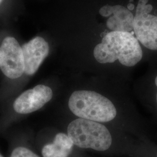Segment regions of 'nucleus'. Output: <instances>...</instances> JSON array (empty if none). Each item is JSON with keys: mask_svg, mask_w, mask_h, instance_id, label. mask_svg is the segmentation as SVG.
I'll return each instance as SVG.
<instances>
[{"mask_svg": "<svg viewBox=\"0 0 157 157\" xmlns=\"http://www.w3.org/2000/svg\"><path fill=\"white\" fill-rule=\"evenodd\" d=\"M93 54L99 63L118 60L124 66L131 67L141 60L143 51L138 40L130 32H111L95 46Z\"/></svg>", "mask_w": 157, "mask_h": 157, "instance_id": "nucleus-1", "label": "nucleus"}, {"mask_svg": "<svg viewBox=\"0 0 157 157\" xmlns=\"http://www.w3.org/2000/svg\"><path fill=\"white\" fill-rule=\"evenodd\" d=\"M68 105L73 114L87 120L107 122L117 116V109L111 101L90 90L75 91L71 95Z\"/></svg>", "mask_w": 157, "mask_h": 157, "instance_id": "nucleus-2", "label": "nucleus"}, {"mask_svg": "<svg viewBox=\"0 0 157 157\" xmlns=\"http://www.w3.org/2000/svg\"><path fill=\"white\" fill-rule=\"evenodd\" d=\"M67 135L74 145L81 148L104 151L112 145V136L104 125L82 118L69 124Z\"/></svg>", "mask_w": 157, "mask_h": 157, "instance_id": "nucleus-3", "label": "nucleus"}, {"mask_svg": "<svg viewBox=\"0 0 157 157\" xmlns=\"http://www.w3.org/2000/svg\"><path fill=\"white\" fill-rule=\"evenodd\" d=\"M148 0H139L134 17L133 30L136 39L148 49L157 50V17L149 14L152 6Z\"/></svg>", "mask_w": 157, "mask_h": 157, "instance_id": "nucleus-4", "label": "nucleus"}, {"mask_svg": "<svg viewBox=\"0 0 157 157\" xmlns=\"http://www.w3.org/2000/svg\"><path fill=\"white\" fill-rule=\"evenodd\" d=\"M0 69L12 79L19 78L25 73L22 46L13 37H6L0 45Z\"/></svg>", "mask_w": 157, "mask_h": 157, "instance_id": "nucleus-5", "label": "nucleus"}, {"mask_svg": "<svg viewBox=\"0 0 157 157\" xmlns=\"http://www.w3.org/2000/svg\"><path fill=\"white\" fill-rule=\"evenodd\" d=\"M52 95L50 87L44 84L37 85L19 95L13 102V109L21 114L34 112L50 101Z\"/></svg>", "mask_w": 157, "mask_h": 157, "instance_id": "nucleus-6", "label": "nucleus"}, {"mask_svg": "<svg viewBox=\"0 0 157 157\" xmlns=\"http://www.w3.org/2000/svg\"><path fill=\"white\" fill-rule=\"evenodd\" d=\"M25 62V73H36L50 51L48 43L44 39L37 36L22 46Z\"/></svg>", "mask_w": 157, "mask_h": 157, "instance_id": "nucleus-7", "label": "nucleus"}, {"mask_svg": "<svg viewBox=\"0 0 157 157\" xmlns=\"http://www.w3.org/2000/svg\"><path fill=\"white\" fill-rule=\"evenodd\" d=\"M101 16L108 17L107 26L111 32H130L133 30L134 16L128 8L121 5L103 6L99 11Z\"/></svg>", "mask_w": 157, "mask_h": 157, "instance_id": "nucleus-8", "label": "nucleus"}, {"mask_svg": "<svg viewBox=\"0 0 157 157\" xmlns=\"http://www.w3.org/2000/svg\"><path fill=\"white\" fill-rule=\"evenodd\" d=\"M74 146L68 135L58 133L52 143L47 144L42 149L43 157H68Z\"/></svg>", "mask_w": 157, "mask_h": 157, "instance_id": "nucleus-9", "label": "nucleus"}, {"mask_svg": "<svg viewBox=\"0 0 157 157\" xmlns=\"http://www.w3.org/2000/svg\"><path fill=\"white\" fill-rule=\"evenodd\" d=\"M10 157H40L36 154L23 147H19L15 148L12 152Z\"/></svg>", "mask_w": 157, "mask_h": 157, "instance_id": "nucleus-10", "label": "nucleus"}, {"mask_svg": "<svg viewBox=\"0 0 157 157\" xmlns=\"http://www.w3.org/2000/svg\"><path fill=\"white\" fill-rule=\"evenodd\" d=\"M155 84H156V86H157V76L156 77V78H155Z\"/></svg>", "mask_w": 157, "mask_h": 157, "instance_id": "nucleus-11", "label": "nucleus"}, {"mask_svg": "<svg viewBox=\"0 0 157 157\" xmlns=\"http://www.w3.org/2000/svg\"><path fill=\"white\" fill-rule=\"evenodd\" d=\"M3 1H4V0H0V5H1V3L3 2Z\"/></svg>", "mask_w": 157, "mask_h": 157, "instance_id": "nucleus-12", "label": "nucleus"}, {"mask_svg": "<svg viewBox=\"0 0 157 157\" xmlns=\"http://www.w3.org/2000/svg\"><path fill=\"white\" fill-rule=\"evenodd\" d=\"M0 157H2V155H1V154H0Z\"/></svg>", "mask_w": 157, "mask_h": 157, "instance_id": "nucleus-13", "label": "nucleus"}, {"mask_svg": "<svg viewBox=\"0 0 157 157\" xmlns=\"http://www.w3.org/2000/svg\"></svg>", "mask_w": 157, "mask_h": 157, "instance_id": "nucleus-14", "label": "nucleus"}]
</instances>
